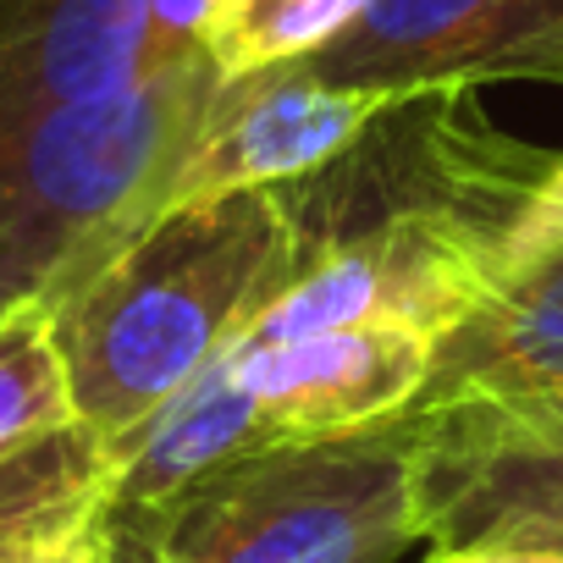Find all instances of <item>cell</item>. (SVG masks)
<instances>
[{"instance_id":"6da1fadb","label":"cell","mask_w":563,"mask_h":563,"mask_svg":"<svg viewBox=\"0 0 563 563\" xmlns=\"http://www.w3.org/2000/svg\"><path fill=\"white\" fill-rule=\"evenodd\" d=\"M305 271L276 188L150 216L51 310L78 426L111 448L216 365Z\"/></svg>"},{"instance_id":"7a4b0ae2","label":"cell","mask_w":563,"mask_h":563,"mask_svg":"<svg viewBox=\"0 0 563 563\" xmlns=\"http://www.w3.org/2000/svg\"><path fill=\"white\" fill-rule=\"evenodd\" d=\"M221 78L199 56L0 139V321L62 305L161 210L216 111Z\"/></svg>"},{"instance_id":"3957f363","label":"cell","mask_w":563,"mask_h":563,"mask_svg":"<svg viewBox=\"0 0 563 563\" xmlns=\"http://www.w3.org/2000/svg\"><path fill=\"white\" fill-rule=\"evenodd\" d=\"M106 563H404L426 547L415 437L398 420L260 448L133 525Z\"/></svg>"},{"instance_id":"277c9868","label":"cell","mask_w":563,"mask_h":563,"mask_svg":"<svg viewBox=\"0 0 563 563\" xmlns=\"http://www.w3.org/2000/svg\"><path fill=\"white\" fill-rule=\"evenodd\" d=\"M426 552H563V398L404 415Z\"/></svg>"},{"instance_id":"5b68a950","label":"cell","mask_w":563,"mask_h":563,"mask_svg":"<svg viewBox=\"0 0 563 563\" xmlns=\"http://www.w3.org/2000/svg\"><path fill=\"white\" fill-rule=\"evenodd\" d=\"M299 67L387 95L563 84V0H371L349 34Z\"/></svg>"},{"instance_id":"8992f818","label":"cell","mask_w":563,"mask_h":563,"mask_svg":"<svg viewBox=\"0 0 563 563\" xmlns=\"http://www.w3.org/2000/svg\"><path fill=\"white\" fill-rule=\"evenodd\" d=\"M393 100H404V95L321 84L305 67H276L260 78L221 84L216 111H210L199 144L188 150V161L177 166L155 216L188 210L205 199H227V194H249V188H288L299 177H316Z\"/></svg>"},{"instance_id":"52a82bcc","label":"cell","mask_w":563,"mask_h":563,"mask_svg":"<svg viewBox=\"0 0 563 563\" xmlns=\"http://www.w3.org/2000/svg\"><path fill=\"white\" fill-rule=\"evenodd\" d=\"M155 0H0V139L177 67Z\"/></svg>"},{"instance_id":"ba28073f","label":"cell","mask_w":563,"mask_h":563,"mask_svg":"<svg viewBox=\"0 0 563 563\" xmlns=\"http://www.w3.org/2000/svg\"><path fill=\"white\" fill-rule=\"evenodd\" d=\"M437 360V338L415 327H349L271 349H227L238 387H249L282 442L349 437L398 420Z\"/></svg>"},{"instance_id":"9c48e42d","label":"cell","mask_w":563,"mask_h":563,"mask_svg":"<svg viewBox=\"0 0 563 563\" xmlns=\"http://www.w3.org/2000/svg\"><path fill=\"white\" fill-rule=\"evenodd\" d=\"M276 442H282V431L271 426L265 404L249 387H238V376L221 354L172 404H161L139 431H128L111 448V486H106L100 525L150 519L188 486H199L216 470H227L260 448H276Z\"/></svg>"},{"instance_id":"30bf717a","label":"cell","mask_w":563,"mask_h":563,"mask_svg":"<svg viewBox=\"0 0 563 563\" xmlns=\"http://www.w3.org/2000/svg\"><path fill=\"white\" fill-rule=\"evenodd\" d=\"M525 398H563V249L486 294L437 343L431 376L409 409Z\"/></svg>"},{"instance_id":"8fae6325","label":"cell","mask_w":563,"mask_h":563,"mask_svg":"<svg viewBox=\"0 0 563 563\" xmlns=\"http://www.w3.org/2000/svg\"><path fill=\"white\" fill-rule=\"evenodd\" d=\"M106 486L111 442L78 420L0 453V563H18L29 547L95 519Z\"/></svg>"},{"instance_id":"7c38bea8","label":"cell","mask_w":563,"mask_h":563,"mask_svg":"<svg viewBox=\"0 0 563 563\" xmlns=\"http://www.w3.org/2000/svg\"><path fill=\"white\" fill-rule=\"evenodd\" d=\"M371 0H205L199 51L221 84L321 56L360 23Z\"/></svg>"},{"instance_id":"4fadbf2b","label":"cell","mask_w":563,"mask_h":563,"mask_svg":"<svg viewBox=\"0 0 563 563\" xmlns=\"http://www.w3.org/2000/svg\"><path fill=\"white\" fill-rule=\"evenodd\" d=\"M56 305H23L0 321V453L73 426V398L51 332Z\"/></svg>"},{"instance_id":"5bb4252c","label":"cell","mask_w":563,"mask_h":563,"mask_svg":"<svg viewBox=\"0 0 563 563\" xmlns=\"http://www.w3.org/2000/svg\"><path fill=\"white\" fill-rule=\"evenodd\" d=\"M563 249V155H552L541 166V177L530 183V194L519 199V210L508 216L497 249H492V294L503 282H514L519 271H530L536 260Z\"/></svg>"},{"instance_id":"9a60e30c","label":"cell","mask_w":563,"mask_h":563,"mask_svg":"<svg viewBox=\"0 0 563 563\" xmlns=\"http://www.w3.org/2000/svg\"><path fill=\"white\" fill-rule=\"evenodd\" d=\"M18 563H106L100 514L84 519V525H73V530H62V536H51V541H40V547H29Z\"/></svg>"},{"instance_id":"2e32d148","label":"cell","mask_w":563,"mask_h":563,"mask_svg":"<svg viewBox=\"0 0 563 563\" xmlns=\"http://www.w3.org/2000/svg\"><path fill=\"white\" fill-rule=\"evenodd\" d=\"M426 563H563V552H426Z\"/></svg>"}]
</instances>
